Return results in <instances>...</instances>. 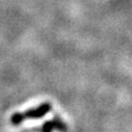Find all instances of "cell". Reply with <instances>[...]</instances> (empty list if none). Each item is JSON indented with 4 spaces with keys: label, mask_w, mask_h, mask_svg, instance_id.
<instances>
[{
    "label": "cell",
    "mask_w": 132,
    "mask_h": 132,
    "mask_svg": "<svg viewBox=\"0 0 132 132\" xmlns=\"http://www.w3.org/2000/svg\"><path fill=\"white\" fill-rule=\"evenodd\" d=\"M52 106L49 102H44L40 106L28 109L24 112H21V119L24 122L25 119H41L44 116H46L50 110Z\"/></svg>",
    "instance_id": "cell-1"
},
{
    "label": "cell",
    "mask_w": 132,
    "mask_h": 132,
    "mask_svg": "<svg viewBox=\"0 0 132 132\" xmlns=\"http://www.w3.org/2000/svg\"><path fill=\"white\" fill-rule=\"evenodd\" d=\"M67 124H65L60 118L54 117L52 120L47 121L43 124L41 128V132H53L54 130L59 132H67Z\"/></svg>",
    "instance_id": "cell-2"
}]
</instances>
